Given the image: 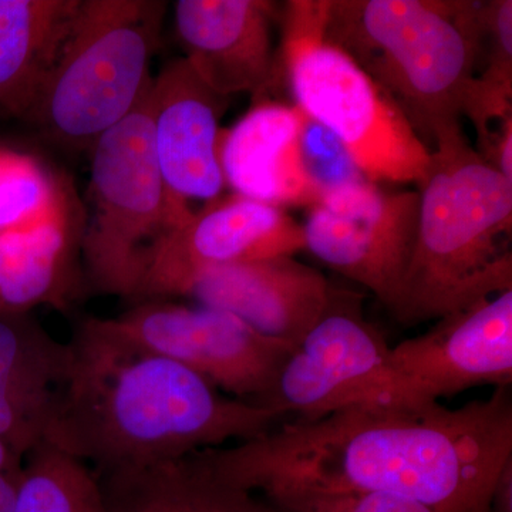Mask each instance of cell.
<instances>
[{
    "label": "cell",
    "mask_w": 512,
    "mask_h": 512,
    "mask_svg": "<svg viewBox=\"0 0 512 512\" xmlns=\"http://www.w3.org/2000/svg\"><path fill=\"white\" fill-rule=\"evenodd\" d=\"M204 453L222 476L259 495L359 491L434 512H490L495 483L512 460L510 387L458 409L346 407Z\"/></svg>",
    "instance_id": "cell-1"
},
{
    "label": "cell",
    "mask_w": 512,
    "mask_h": 512,
    "mask_svg": "<svg viewBox=\"0 0 512 512\" xmlns=\"http://www.w3.org/2000/svg\"><path fill=\"white\" fill-rule=\"evenodd\" d=\"M69 343L72 366L45 441L96 474L242 443L286 421L167 357L114 338L92 318Z\"/></svg>",
    "instance_id": "cell-2"
},
{
    "label": "cell",
    "mask_w": 512,
    "mask_h": 512,
    "mask_svg": "<svg viewBox=\"0 0 512 512\" xmlns=\"http://www.w3.org/2000/svg\"><path fill=\"white\" fill-rule=\"evenodd\" d=\"M416 242L397 322L413 326L512 291V181L468 143L460 123L433 137L419 184Z\"/></svg>",
    "instance_id": "cell-3"
},
{
    "label": "cell",
    "mask_w": 512,
    "mask_h": 512,
    "mask_svg": "<svg viewBox=\"0 0 512 512\" xmlns=\"http://www.w3.org/2000/svg\"><path fill=\"white\" fill-rule=\"evenodd\" d=\"M471 0H329L326 37L389 94L429 146L460 123L484 52Z\"/></svg>",
    "instance_id": "cell-4"
},
{
    "label": "cell",
    "mask_w": 512,
    "mask_h": 512,
    "mask_svg": "<svg viewBox=\"0 0 512 512\" xmlns=\"http://www.w3.org/2000/svg\"><path fill=\"white\" fill-rule=\"evenodd\" d=\"M165 10L161 0H80L29 120L60 146L90 151L147 93Z\"/></svg>",
    "instance_id": "cell-5"
},
{
    "label": "cell",
    "mask_w": 512,
    "mask_h": 512,
    "mask_svg": "<svg viewBox=\"0 0 512 512\" xmlns=\"http://www.w3.org/2000/svg\"><path fill=\"white\" fill-rule=\"evenodd\" d=\"M329 0L286 3L281 59L295 106L329 130L370 183L421 184L431 150L410 121L326 37Z\"/></svg>",
    "instance_id": "cell-6"
},
{
    "label": "cell",
    "mask_w": 512,
    "mask_h": 512,
    "mask_svg": "<svg viewBox=\"0 0 512 512\" xmlns=\"http://www.w3.org/2000/svg\"><path fill=\"white\" fill-rule=\"evenodd\" d=\"M150 87L133 113L90 148L92 208L82 239L89 285L133 301L158 242L181 225L154 154Z\"/></svg>",
    "instance_id": "cell-7"
},
{
    "label": "cell",
    "mask_w": 512,
    "mask_h": 512,
    "mask_svg": "<svg viewBox=\"0 0 512 512\" xmlns=\"http://www.w3.org/2000/svg\"><path fill=\"white\" fill-rule=\"evenodd\" d=\"M512 383V291L446 318L390 346L352 406L420 410L477 386Z\"/></svg>",
    "instance_id": "cell-8"
},
{
    "label": "cell",
    "mask_w": 512,
    "mask_h": 512,
    "mask_svg": "<svg viewBox=\"0 0 512 512\" xmlns=\"http://www.w3.org/2000/svg\"><path fill=\"white\" fill-rule=\"evenodd\" d=\"M92 320L114 338L187 367L228 396L258 404L293 349L198 303L146 299L114 318Z\"/></svg>",
    "instance_id": "cell-9"
},
{
    "label": "cell",
    "mask_w": 512,
    "mask_h": 512,
    "mask_svg": "<svg viewBox=\"0 0 512 512\" xmlns=\"http://www.w3.org/2000/svg\"><path fill=\"white\" fill-rule=\"evenodd\" d=\"M311 208L302 225L305 248L393 313L416 242L419 191L363 180L329 191Z\"/></svg>",
    "instance_id": "cell-10"
},
{
    "label": "cell",
    "mask_w": 512,
    "mask_h": 512,
    "mask_svg": "<svg viewBox=\"0 0 512 512\" xmlns=\"http://www.w3.org/2000/svg\"><path fill=\"white\" fill-rule=\"evenodd\" d=\"M362 301L359 293L333 286L325 312L286 357L259 404L296 421L352 406L390 349L367 322Z\"/></svg>",
    "instance_id": "cell-11"
},
{
    "label": "cell",
    "mask_w": 512,
    "mask_h": 512,
    "mask_svg": "<svg viewBox=\"0 0 512 512\" xmlns=\"http://www.w3.org/2000/svg\"><path fill=\"white\" fill-rule=\"evenodd\" d=\"M303 248L302 225L284 208L234 192L221 195L158 242L136 302L174 298L191 276L205 269L293 255Z\"/></svg>",
    "instance_id": "cell-12"
},
{
    "label": "cell",
    "mask_w": 512,
    "mask_h": 512,
    "mask_svg": "<svg viewBox=\"0 0 512 512\" xmlns=\"http://www.w3.org/2000/svg\"><path fill=\"white\" fill-rule=\"evenodd\" d=\"M227 100L208 89L184 57L153 76L154 154L181 225L197 211L194 202L217 200L227 187L220 161V117Z\"/></svg>",
    "instance_id": "cell-13"
},
{
    "label": "cell",
    "mask_w": 512,
    "mask_h": 512,
    "mask_svg": "<svg viewBox=\"0 0 512 512\" xmlns=\"http://www.w3.org/2000/svg\"><path fill=\"white\" fill-rule=\"evenodd\" d=\"M333 285L293 255L205 269L175 296L227 312L261 333L295 348L328 306Z\"/></svg>",
    "instance_id": "cell-14"
},
{
    "label": "cell",
    "mask_w": 512,
    "mask_h": 512,
    "mask_svg": "<svg viewBox=\"0 0 512 512\" xmlns=\"http://www.w3.org/2000/svg\"><path fill=\"white\" fill-rule=\"evenodd\" d=\"M275 3L264 0H178L175 29L184 59L218 96H261L274 86Z\"/></svg>",
    "instance_id": "cell-15"
},
{
    "label": "cell",
    "mask_w": 512,
    "mask_h": 512,
    "mask_svg": "<svg viewBox=\"0 0 512 512\" xmlns=\"http://www.w3.org/2000/svg\"><path fill=\"white\" fill-rule=\"evenodd\" d=\"M86 212L67 181L42 220L0 232V313L23 315L39 306L66 309L83 291Z\"/></svg>",
    "instance_id": "cell-16"
},
{
    "label": "cell",
    "mask_w": 512,
    "mask_h": 512,
    "mask_svg": "<svg viewBox=\"0 0 512 512\" xmlns=\"http://www.w3.org/2000/svg\"><path fill=\"white\" fill-rule=\"evenodd\" d=\"M70 366V343L30 313H0V440L16 456L46 440Z\"/></svg>",
    "instance_id": "cell-17"
},
{
    "label": "cell",
    "mask_w": 512,
    "mask_h": 512,
    "mask_svg": "<svg viewBox=\"0 0 512 512\" xmlns=\"http://www.w3.org/2000/svg\"><path fill=\"white\" fill-rule=\"evenodd\" d=\"M305 114L296 106L261 103L221 131L220 161L234 194L274 207L315 205L320 197L303 167Z\"/></svg>",
    "instance_id": "cell-18"
},
{
    "label": "cell",
    "mask_w": 512,
    "mask_h": 512,
    "mask_svg": "<svg viewBox=\"0 0 512 512\" xmlns=\"http://www.w3.org/2000/svg\"><path fill=\"white\" fill-rule=\"evenodd\" d=\"M96 476L103 512H281L222 476L204 451Z\"/></svg>",
    "instance_id": "cell-19"
},
{
    "label": "cell",
    "mask_w": 512,
    "mask_h": 512,
    "mask_svg": "<svg viewBox=\"0 0 512 512\" xmlns=\"http://www.w3.org/2000/svg\"><path fill=\"white\" fill-rule=\"evenodd\" d=\"M80 0H0V117L29 120Z\"/></svg>",
    "instance_id": "cell-20"
},
{
    "label": "cell",
    "mask_w": 512,
    "mask_h": 512,
    "mask_svg": "<svg viewBox=\"0 0 512 512\" xmlns=\"http://www.w3.org/2000/svg\"><path fill=\"white\" fill-rule=\"evenodd\" d=\"M15 512H103L96 473L43 441L23 458Z\"/></svg>",
    "instance_id": "cell-21"
},
{
    "label": "cell",
    "mask_w": 512,
    "mask_h": 512,
    "mask_svg": "<svg viewBox=\"0 0 512 512\" xmlns=\"http://www.w3.org/2000/svg\"><path fill=\"white\" fill-rule=\"evenodd\" d=\"M484 69L471 84L464 109L477 130L478 148L490 140L491 123L512 113V2L493 0L484 5Z\"/></svg>",
    "instance_id": "cell-22"
},
{
    "label": "cell",
    "mask_w": 512,
    "mask_h": 512,
    "mask_svg": "<svg viewBox=\"0 0 512 512\" xmlns=\"http://www.w3.org/2000/svg\"><path fill=\"white\" fill-rule=\"evenodd\" d=\"M66 184L39 158L0 146V232L42 220Z\"/></svg>",
    "instance_id": "cell-23"
},
{
    "label": "cell",
    "mask_w": 512,
    "mask_h": 512,
    "mask_svg": "<svg viewBox=\"0 0 512 512\" xmlns=\"http://www.w3.org/2000/svg\"><path fill=\"white\" fill-rule=\"evenodd\" d=\"M262 497L281 512H434L396 495L359 491L285 490Z\"/></svg>",
    "instance_id": "cell-24"
},
{
    "label": "cell",
    "mask_w": 512,
    "mask_h": 512,
    "mask_svg": "<svg viewBox=\"0 0 512 512\" xmlns=\"http://www.w3.org/2000/svg\"><path fill=\"white\" fill-rule=\"evenodd\" d=\"M301 148L303 167L320 198L343 185L366 180L338 138L306 114Z\"/></svg>",
    "instance_id": "cell-25"
},
{
    "label": "cell",
    "mask_w": 512,
    "mask_h": 512,
    "mask_svg": "<svg viewBox=\"0 0 512 512\" xmlns=\"http://www.w3.org/2000/svg\"><path fill=\"white\" fill-rule=\"evenodd\" d=\"M23 460L0 468V512H15L22 487Z\"/></svg>",
    "instance_id": "cell-26"
},
{
    "label": "cell",
    "mask_w": 512,
    "mask_h": 512,
    "mask_svg": "<svg viewBox=\"0 0 512 512\" xmlns=\"http://www.w3.org/2000/svg\"><path fill=\"white\" fill-rule=\"evenodd\" d=\"M490 512H512V460L505 464L495 483Z\"/></svg>",
    "instance_id": "cell-27"
},
{
    "label": "cell",
    "mask_w": 512,
    "mask_h": 512,
    "mask_svg": "<svg viewBox=\"0 0 512 512\" xmlns=\"http://www.w3.org/2000/svg\"><path fill=\"white\" fill-rule=\"evenodd\" d=\"M19 460H23V458L16 456V454L0 440V468L8 467L9 464Z\"/></svg>",
    "instance_id": "cell-28"
}]
</instances>
